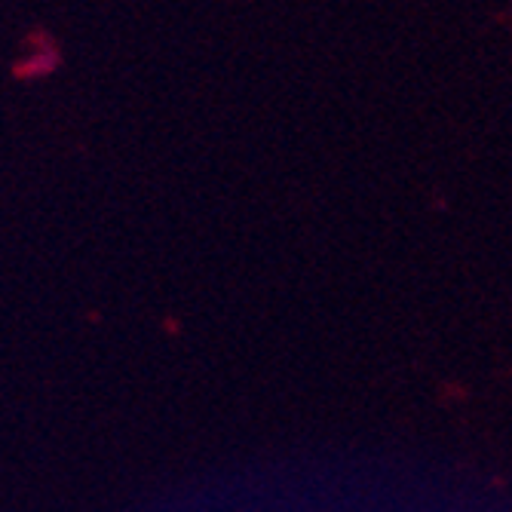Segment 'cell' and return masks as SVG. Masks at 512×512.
Wrapping results in <instances>:
<instances>
[]
</instances>
